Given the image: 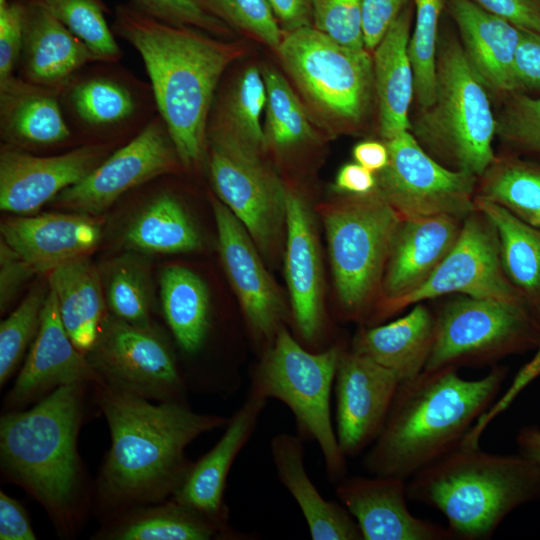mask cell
<instances>
[{"label": "cell", "mask_w": 540, "mask_h": 540, "mask_svg": "<svg viewBox=\"0 0 540 540\" xmlns=\"http://www.w3.org/2000/svg\"><path fill=\"white\" fill-rule=\"evenodd\" d=\"M450 293L525 305L503 269L497 231L477 209L464 218L456 243L435 272L398 301L390 316L410 305Z\"/></svg>", "instance_id": "16"}, {"label": "cell", "mask_w": 540, "mask_h": 540, "mask_svg": "<svg viewBox=\"0 0 540 540\" xmlns=\"http://www.w3.org/2000/svg\"><path fill=\"white\" fill-rule=\"evenodd\" d=\"M342 348L333 344L310 351L283 326L265 349L250 384V391L267 400L277 399L290 409L298 435L318 445L326 474L336 484L347 473V457L339 446L330 406Z\"/></svg>", "instance_id": "8"}, {"label": "cell", "mask_w": 540, "mask_h": 540, "mask_svg": "<svg viewBox=\"0 0 540 540\" xmlns=\"http://www.w3.org/2000/svg\"><path fill=\"white\" fill-rule=\"evenodd\" d=\"M181 168L173 139L158 114L140 134L114 150L87 176L52 201L75 213L95 215L125 193Z\"/></svg>", "instance_id": "15"}, {"label": "cell", "mask_w": 540, "mask_h": 540, "mask_svg": "<svg viewBox=\"0 0 540 540\" xmlns=\"http://www.w3.org/2000/svg\"><path fill=\"white\" fill-rule=\"evenodd\" d=\"M433 348L424 370L496 365L539 349L540 322L519 303L462 296L436 313Z\"/></svg>", "instance_id": "11"}, {"label": "cell", "mask_w": 540, "mask_h": 540, "mask_svg": "<svg viewBox=\"0 0 540 540\" xmlns=\"http://www.w3.org/2000/svg\"><path fill=\"white\" fill-rule=\"evenodd\" d=\"M79 37L99 60L119 62L123 52L108 25L104 0H36Z\"/></svg>", "instance_id": "42"}, {"label": "cell", "mask_w": 540, "mask_h": 540, "mask_svg": "<svg viewBox=\"0 0 540 540\" xmlns=\"http://www.w3.org/2000/svg\"><path fill=\"white\" fill-rule=\"evenodd\" d=\"M59 91L16 75L0 81L1 143L38 155L79 146L65 120Z\"/></svg>", "instance_id": "24"}, {"label": "cell", "mask_w": 540, "mask_h": 540, "mask_svg": "<svg viewBox=\"0 0 540 540\" xmlns=\"http://www.w3.org/2000/svg\"><path fill=\"white\" fill-rule=\"evenodd\" d=\"M47 273L49 290L56 297L64 328L74 345L86 354L107 315L100 271L85 255L63 262Z\"/></svg>", "instance_id": "32"}, {"label": "cell", "mask_w": 540, "mask_h": 540, "mask_svg": "<svg viewBox=\"0 0 540 540\" xmlns=\"http://www.w3.org/2000/svg\"><path fill=\"white\" fill-rule=\"evenodd\" d=\"M311 112L333 133L356 131L375 96L372 54L313 26L286 32L276 51Z\"/></svg>", "instance_id": "9"}, {"label": "cell", "mask_w": 540, "mask_h": 540, "mask_svg": "<svg viewBox=\"0 0 540 540\" xmlns=\"http://www.w3.org/2000/svg\"><path fill=\"white\" fill-rule=\"evenodd\" d=\"M407 497L440 511L454 539H489L517 507L540 497V466L518 454L461 444L419 470Z\"/></svg>", "instance_id": "5"}, {"label": "cell", "mask_w": 540, "mask_h": 540, "mask_svg": "<svg viewBox=\"0 0 540 540\" xmlns=\"http://www.w3.org/2000/svg\"><path fill=\"white\" fill-rule=\"evenodd\" d=\"M463 220L452 215L401 219L385 265L372 323L389 317L398 301L429 279L456 243Z\"/></svg>", "instance_id": "20"}, {"label": "cell", "mask_w": 540, "mask_h": 540, "mask_svg": "<svg viewBox=\"0 0 540 540\" xmlns=\"http://www.w3.org/2000/svg\"><path fill=\"white\" fill-rule=\"evenodd\" d=\"M267 101L264 134L267 148L286 150L315 138L308 112L288 80L276 69L263 71Z\"/></svg>", "instance_id": "40"}, {"label": "cell", "mask_w": 540, "mask_h": 540, "mask_svg": "<svg viewBox=\"0 0 540 540\" xmlns=\"http://www.w3.org/2000/svg\"><path fill=\"white\" fill-rule=\"evenodd\" d=\"M400 382L393 371L342 348L334 381L335 431L346 457L359 455L377 439Z\"/></svg>", "instance_id": "18"}, {"label": "cell", "mask_w": 540, "mask_h": 540, "mask_svg": "<svg viewBox=\"0 0 540 540\" xmlns=\"http://www.w3.org/2000/svg\"><path fill=\"white\" fill-rule=\"evenodd\" d=\"M487 91L460 40L445 33L439 38L434 101L421 109L410 132L443 166L480 177L495 158L496 116Z\"/></svg>", "instance_id": "6"}, {"label": "cell", "mask_w": 540, "mask_h": 540, "mask_svg": "<svg viewBox=\"0 0 540 540\" xmlns=\"http://www.w3.org/2000/svg\"><path fill=\"white\" fill-rule=\"evenodd\" d=\"M389 161L376 173V189L401 219L437 215L465 218L474 211L478 177L432 158L410 131L384 141Z\"/></svg>", "instance_id": "14"}, {"label": "cell", "mask_w": 540, "mask_h": 540, "mask_svg": "<svg viewBox=\"0 0 540 540\" xmlns=\"http://www.w3.org/2000/svg\"><path fill=\"white\" fill-rule=\"evenodd\" d=\"M412 0H361L365 48L372 52Z\"/></svg>", "instance_id": "49"}, {"label": "cell", "mask_w": 540, "mask_h": 540, "mask_svg": "<svg viewBox=\"0 0 540 540\" xmlns=\"http://www.w3.org/2000/svg\"><path fill=\"white\" fill-rule=\"evenodd\" d=\"M521 29L540 34V0H472Z\"/></svg>", "instance_id": "52"}, {"label": "cell", "mask_w": 540, "mask_h": 540, "mask_svg": "<svg viewBox=\"0 0 540 540\" xmlns=\"http://www.w3.org/2000/svg\"><path fill=\"white\" fill-rule=\"evenodd\" d=\"M23 0H8L0 5V81L18 67L23 40Z\"/></svg>", "instance_id": "48"}, {"label": "cell", "mask_w": 540, "mask_h": 540, "mask_svg": "<svg viewBox=\"0 0 540 540\" xmlns=\"http://www.w3.org/2000/svg\"><path fill=\"white\" fill-rule=\"evenodd\" d=\"M413 18L411 1L372 51L379 132L383 141L411 128L409 109L414 97V77L408 42Z\"/></svg>", "instance_id": "29"}, {"label": "cell", "mask_w": 540, "mask_h": 540, "mask_svg": "<svg viewBox=\"0 0 540 540\" xmlns=\"http://www.w3.org/2000/svg\"><path fill=\"white\" fill-rule=\"evenodd\" d=\"M114 540L239 539L229 525L220 524L175 499L157 505L135 506L100 533ZM243 539V538H242Z\"/></svg>", "instance_id": "33"}, {"label": "cell", "mask_w": 540, "mask_h": 540, "mask_svg": "<svg viewBox=\"0 0 540 540\" xmlns=\"http://www.w3.org/2000/svg\"><path fill=\"white\" fill-rule=\"evenodd\" d=\"M99 271L109 314L133 325L153 326L152 284L147 260L127 253L107 261Z\"/></svg>", "instance_id": "39"}, {"label": "cell", "mask_w": 540, "mask_h": 540, "mask_svg": "<svg viewBox=\"0 0 540 540\" xmlns=\"http://www.w3.org/2000/svg\"><path fill=\"white\" fill-rule=\"evenodd\" d=\"M267 101L262 72L251 66L232 81L220 82L212 104L207 137L226 139L263 154L267 149L262 113Z\"/></svg>", "instance_id": "34"}, {"label": "cell", "mask_w": 540, "mask_h": 540, "mask_svg": "<svg viewBox=\"0 0 540 540\" xmlns=\"http://www.w3.org/2000/svg\"><path fill=\"white\" fill-rule=\"evenodd\" d=\"M267 404L263 396L249 391L245 401L228 419L224 434L196 463H192L172 498L212 520L229 525L224 502L227 477L237 455L257 427Z\"/></svg>", "instance_id": "26"}, {"label": "cell", "mask_w": 540, "mask_h": 540, "mask_svg": "<svg viewBox=\"0 0 540 540\" xmlns=\"http://www.w3.org/2000/svg\"><path fill=\"white\" fill-rule=\"evenodd\" d=\"M28 515L23 506L3 491L0 492V539L35 540Z\"/></svg>", "instance_id": "53"}, {"label": "cell", "mask_w": 540, "mask_h": 540, "mask_svg": "<svg viewBox=\"0 0 540 540\" xmlns=\"http://www.w3.org/2000/svg\"><path fill=\"white\" fill-rule=\"evenodd\" d=\"M320 213L341 313L348 320L372 323L401 218L377 189L341 194Z\"/></svg>", "instance_id": "7"}, {"label": "cell", "mask_w": 540, "mask_h": 540, "mask_svg": "<svg viewBox=\"0 0 540 540\" xmlns=\"http://www.w3.org/2000/svg\"><path fill=\"white\" fill-rule=\"evenodd\" d=\"M312 26L337 43L366 49L361 0H313Z\"/></svg>", "instance_id": "46"}, {"label": "cell", "mask_w": 540, "mask_h": 540, "mask_svg": "<svg viewBox=\"0 0 540 540\" xmlns=\"http://www.w3.org/2000/svg\"><path fill=\"white\" fill-rule=\"evenodd\" d=\"M126 228L124 242L137 252L174 254L201 247L200 235L169 189L154 194Z\"/></svg>", "instance_id": "37"}, {"label": "cell", "mask_w": 540, "mask_h": 540, "mask_svg": "<svg viewBox=\"0 0 540 540\" xmlns=\"http://www.w3.org/2000/svg\"><path fill=\"white\" fill-rule=\"evenodd\" d=\"M285 277L291 319L304 344L314 346L324 327L323 276L313 213L304 197L286 187Z\"/></svg>", "instance_id": "21"}, {"label": "cell", "mask_w": 540, "mask_h": 540, "mask_svg": "<svg viewBox=\"0 0 540 540\" xmlns=\"http://www.w3.org/2000/svg\"><path fill=\"white\" fill-rule=\"evenodd\" d=\"M465 55L487 90L501 97L518 93L514 64L522 30L472 0H446Z\"/></svg>", "instance_id": "25"}, {"label": "cell", "mask_w": 540, "mask_h": 540, "mask_svg": "<svg viewBox=\"0 0 540 540\" xmlns=\"http://www.w3.org/2000/svg\"><path fill=\"white\" fill-rule=\"evenodd\" d=\"M352 155L356 163L375 174L384 169L389 161V151L384 141L359 142L354 146Z\"/></svg>", "instance_id": "56"}, {"label": "cell", "mask_w": 540, "mask_h": 540, "mask_svg": "<svg viewBox=\"0 0 540 540\" xmlns=\"http://www.w3.org/2000/svg\"><path fill=\"white\" fill-rule=\"evenodd\" d=\"M279 481L299 506L314 540H363L359 526L341 504L326 500L307 474L303 439L280 433L270 442Z\"/></svg>", "instance_id": "30"}, {"label": "cell", "mask_w": 540, "mask_h": 540, "mask_svg": "<svg viewBox=\"0 0 540 540\" xmlns=\"http://www.w3.org/2000/svg\"><path fill=\"white\" fill-rule=\"evenodd\" d=\"M117 147L84 144L67 151L38 155L1 144L0 208L27 215L78 183Z\"/></svg>", "instance_id": "19"}, {"label": "cell", "mask_w": 540, "mask_h": 540, "mask_svg": "<svg viewBox=\"0 0 540 540\" xmlns=\"http://www.w3.org/2000/svg\"><path fill=\"white\" fill-rule=\"evenodd\" d=\"M8 0H0V5H3L7 2Z\"/></svg>", "instance_id": "58"}, {"label": "cell", "mask_w": 540, "mask_h": 540, "mask_svg": "<svg viewBox=\"0 0 540 540\" xmlns=\"http://www.w3.org/2000/svg\"><path fill=\"white\" fill-rule=\"evenodd\" d=\"M0 230L2 239L36 274L85 256L101 239L99 223L79 213L9 217Z\"/></svg>", "instance_id": "28"}, {"label": "cell", "mask_w": 540, "mask_h": 540, "mask_svg": "<svg viewBox=\"0 0 540 540\" xmlns=\"http://www.w3.org/2000/svg\"><path fill=\"white\" fill-rule=\"evenodd\" d=\"M86 357L111 387L158 402H185L186 382L164 336L107 313Z\"/></svg>", "instance_id": "13"}, {"label": "cell", "mask_w": 540, "mask_h": 540, "mask_svg": "<svg viewBox=\"0 0 540 540\" xmlns=\"http://www.w3.org/2000/svg\"><path fill=\"white\" fill-rule=\"evenodd\" d=\"M84 384L60 386L31 409L10 411L0 420L2 471L30 492L64 532L73 530L78 514Z\"/></svg>", "instance_id": "4"}, {"label": "cell", "mask_w": 540, "mask_h": 540, "mask_svg": "<svg viewBox=\"0 0 540 540\" xmlns=\"http://www.w3.org/2000/svg\"><path fill=\"white\" fill-rule=\"evenodd\" d=\"M474 202L475 208L491 220L497 231L506 276L540 322V229L522 222L495 203L477 197Z\"/></svg>", "instance_id": "35"}, {"label": "cell", "mask_w": 540, "mask_h": 540, "mask_svg": "<svg viewBox=\"0 0 540 540\" xmlns=\"http://www.w3.org/2000/svg\"><path fill=\"white\" fill-rule=\"evenodd\" d=\"M23 40L18 75L60 90L84 65L99 60L90 48L36 0H23Z\"/></svg>", "instance_id": "27"}, {"label": "cell", "mask_w": 540, "mask_h": 540, "mask_svg": "<svg viewBox=\"0 0 540 540\" xmlns=\"http://www.w3.org/2000/svg\"><path fill=\"white\" fill-rule=\"evenodd\" d=\"M267 1L284 33L312 26L313 0Z\"/></svg>", "instance_id": "54"}, {"label": "cell", "mask_w": 540, "mask_h": 540, "mask_svg": "<svg viewBox=\"0 0 540 540\" xmlns=\"http://www.w3.org/2000/svg\"><path fill=\"white\" fill-rule=\"evenodd\" d=\"M160 298L179 348L187 355L199 353L211 328L210 297L204 281L188 268L169 266L160 277Z\"/></svg>", "instance_id": "36"}, {"label": "cell", "mask_w": 540, "mask_h": 540, "mask_svg": "<svg viewBox=\"0 0 540 540\" xmlns=\"http://www.w3.org/2000/svg\"><path fill=\"white\" fill-rule=\"evenodd\" d=\"M212 208L223 267L252 337L267 349L289 312L247 229L220 200L213 199Z\"/></svg>", "instance_id": "17"}, {"label": "cell", "mask_w": 540, "mask_h": 540, "mask_svg": "<svg viewBox=\"0 0 540 540\" xmlns=\"http://www.w3.org/2000/svg\"><path fill=\"white\" fill-rule=\"evenodd\" d=\"M48 292L34 288L20 305L0 324V384L15 371L40 327Z\"/></svg>", "instance_id": "44"}, {"label": "cell", "mask_w": 540, "mask_h": 540, "mask_svg": "<svg viewBox=\"0 0 540 540\" xmlns=\"http://www.w3.org/2000/svg\"><path fill=\"white\" fill-rule=\"evenodd\" d=\"M514 72L518 93H540V34L522 30Z\"/></svg>", "instance_id": "50"}, {"label": "cell", "mask_w": 540, "mask_h": 540, "mask_svg": "<svg viewBox=\"0 0 540 540\" xmlns=\"http://www.w3.org/2000/svg\"><path fill=\"white\" fill-rule=\"evenodd\" d=\"M496 136L514 152L540 158V97L513 93L496 116Z\"/></svg>", "instance_id": "45"}, {"label": "cell", "mask_w": 540, "mask_h": 540, "mask_svg": "<svg viewBox=\"0 0 540 540\" xmlns=\"http://www.w3.org/2000/svg\"><path fill=\"white\" fill-rule=\"evenodd\" d=\"M36 274L34 269L2 238L0 242V306L6 309L20 287Z\"/></svg>", "instance_id": "51"}, {"label": "cell", "mask_w": 540, "mask_h": 540, "mask_svg": "<svg viewBox=\"0 0 540 540\" xmlns=\"http://www.w3.org/2000/svg\"><path fill=\"white\" fill-rule=\"evenodd\" d=\"M95 387L111 434L99 493L113 508L158 503L173 495L192 465L186 447L229 419L194 412L183 402L154 404L105 383Z\"/></svg>", "instance_id": "2"}, {"label": "cell", "mask_w": 540, "mask_h": 540, "mask_svg": "<svg viewBox=\"0 0 540 540\" xmlns=\"http://www.w3.org/2000/svg\"><path fill=\"white\" fill-rule=\"evenodd\" d=\"M65 120L80 145L123 146L158 115L153 89L119 62L81 67L59 91Z\"/></svg>", "instance_id": "10"}, {"label": "cell", "mask_w": 540, "mask_h": 540, "mask_svg": "<svg viewBox=\"0 0 540 540\" xmlns=\"http://www.w3.org/2000/svg\"><path fill=\"white\" fill-rule=\"evenodd\" d=\"M234 33H243L277 51L284 31L267 0H195Z\"/></svg>", "instance_id": "43"}, {"label": "cell", "mask_w": 540, "mask_h": 540, "mask_svg": "<svg viewBox=\"0 0 540 540\" xmlns=\"http://www.w3.org/2000/svg\"><path fill=\"white\" fill-rule=\"evenodd\" d=\"M103 384L86 354L70 339L62 323L56 297L49 290L39 330L30 346L25 363L6 398V406L15 408L74 383Z\"/></svg>", "instance_id": "23"}, {"label": "cell", "mask_w": 540, "mask_h": 540, "mask_svg": "<svg viewBox=\"0 0 540 540\" xmlns=\"http://www.w3.org/2000/svg\"><path fill=\"white\" fill-rule=\"evenodd\" d=\"M435 330V313L420 302L408 314L388 324L361 327L350 349L393 371L402 382L425 369Z\"/></svg>", "instance_id": "31"}, {"label": "cell", "mask_w": 540, "mask_h": 540, "mask_svg": "<svg viewBox=\"0 0 540 540\" xmlns=\"http://www.w3.org/2000/svg\"><path fill=\"white\" fill-rule=\"evenodd\" d=\"M475 197L540 229V163L519 155L495 157L478 177Z\"/></svg>", "instance_id": "38"}, {"label": "cell", "mask_w": 540, "mask_h": 540, "mask_svg": "<svg viewBox=\"0 0 540 540\" xmlns=\"http://www.w3.org/2000/svg\"><path fill=\"white\" fill-rule=\"evenodd\" d=\"M206 163L219 200L241 221L259 252L266 258L278 254L286 232V186L262 153L207 137Z\"/></svg>", "instance_id": "12"}, {"label": "cell", "mask_w": 540, "mask_h": 540, "mask_svg": "<svg viewBox=\"0 0 540 540\" xmlns=\"http://www.w3.org/2000/svg\"><path fill=\"white\" fill-rule=\"evenodd\" d=\"M340 503L356 520L363 540H451L448 527L415 517L408 509L407 480L394 476L345 477Z\"/></svg>", "instance_id": "22"}, {"label": "cell", "mask_w": 540, "mask_h": 540, "mask_svg": "<svg viewBox=\"0 0 540 540\" xmlns=\"http://www.w3.org/2000/svg\"><path fill=\"white\" fill-rule=\"evenodd\" d=\"M111 28L141 56L158 114L184 169L206 161L207 127L218 86L244 55L242 43L152 18L128 2L115 7Z\"/></svg>", "instance_id": "1"}, {"label": "cell", "mask_w": 540, "mask_h": 540, "mask_svg": "<svg viewBox=\"0 0 540 540\" xmlns=\"http://www.w3.org/2000/svg\"><path fill=\"white\" fill-rule=\"evenodd\" d=\"M377 179L375 173L358 163H347L338 171L334 189L341 194L362 195L375 190Z\"/></svg>", "instance_id": "55"}, {"label": "cell", "mask_w": 540, "mask_h": 540, "mask_svg": "<svg viewBox=\"0 0 540 540\" xmlns=\"http://www.w3.org/2000/svg\"><path fill=\"white\" fill-rule=\"evenodd\" d=\"M519 453L540 466V428L535 425L522 427L516 435Z\"/></svg>", "instance_id": "57"}, {"label": "cell", "mask_w": 540, "mask_h": 540, "mask_svg": "<svg viewBox=\"0 0 540 540\" xmlns=\"http://www.w3.org/2000/svg\"><path fill=\"white\" fill-rule=\"evenodd\" d=\"M128 3L138 11L168 24L195 27L223 39H230L234 35L224 22L195 0H129Z\"/></svg>", "instance_id": "47"}, {"label": "cell", "mask_w": 540, "mask_h": 540, "mask_svg": "<svg viewBox=\"0 0 540 540\" xmlns=\"http://www.w3.org/2000/svg\"><path fill=\"white\" fill-rule=\"evenodd\" d=\"M414 28L408 42V56L413 70L414 97L420 109L435 98L439 24L446 0H412Z\"/></svg>", "instance_id": "41"}, {"label": "cell", "mask_w": 540, "mask_h": 540, "mask_svg": "<svg viewBox=\"0 0 540 540\" xmlns=\"http://www.w3.org/2000/svg\"><path fill=\"white\" fill-rule=\"evenodd\" d=\"M507 373V367L496 364L484 377L466 380L457 368L445 367L400 382L363 467L371 475L407 480L457 448L494 401Z\"/></svg>", "instance_id": "3"}]
</instances>
